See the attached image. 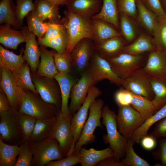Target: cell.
I'll return each instance as SVG.
<instances>
[{
    "instance_id": "ee69618b",
    "label": "cell",
    "mask_w": 166,
    "mask_h": 166,
    "mask_svg": "<svg viewBox=\"0 0 166 166\" xmlns=\"http://www.w3.org/2000/svg\"><path fill=\"white\" fill-rule=\"evenodd\" d=\"M19 154L15 166H30L33 153L29 142L22 141L19 145Z\"/></svg>"
},
{
    "instance_id": "4dcf8cb0",
    "label": "cell",
    "mask_w": 166,
    "mask_h": 166,
    "mask_svg": "<svg viewBox=\"0 0 166 166\" xmlns=\"http://www.w3.org/2000/svg\"><path fill=\"white\" fill-rule=\"evenodd\" d=\"M150 81L154 95L152 101L160 109L166 104V76H150Z\"/></svg>"
},
{
    "instance_id": "277c9868",
    "label": "cell",
    "mask_w": 166,
    "mask_h": 166,
    "mask_svg": "<svg viewBox=\"0 0 166 166\" xmlns=\"http://www.w3.org/2000/svg\"><path fill=\"white\" fill-rule=\"evenodd\" d=\"M104 101L101 99L95 100L91 104L89 109V115L83 128L80 136L76 143L73 154H78L84 145L93 143L95 140L94 131L97 127L102 128L101 119L102 117Z\"/></svg>"
},
{
    "instance_id": "8fae6325",
    "label": "cell",
    "mask_w": 166,
    "mask_h": 166,
    "mask_svg": "<svg viewBox=\"0 0 166 166\" xmlns=\"http://www.w3.org/2000/svg\"><path fill=\"white\" fill-rule=\"evenodd\" d=\"M116 122L119 132L127 138L144 121L141 115L130 105L119 106Z\"/></svg>"
},
{
    "instance_id": "7dc6e473",
    "label": "cell",
    "mask_w": 166,
    "mask_h": 166,
    "mask_svg": "<svg viewBox=\"0 0 166 166\" xmlns=\"http://www.w3.org/2000/svg\"><path fill=\"white\" fill-rule=\"evenodd\" d=\"M49 28L42 38L38 39V42L45 41L55 38L67 32L65 27L61 21L47 22Z\"/></svg>"
},
{
    "instance_id": "5bb4252c",
    "label": "cell",
    "mask_w": 166,
    "mask_h": 166,
    "mask_svg": "<svg viewBox=\"0 0 166 166\" xmlns=\"http://www.w3.org/2000/svg\"><path fill=\"white\" fill-rule=\"evenodd\" d=\"M102 93L100 89L94 85L90 89L86 97L78 111L73 115L70 130L74 139V145L79 139L87 117L89 111L92 103Z\"/></svg>"
},
{
    "instance_id": "ab89813d",
    "label": "cell",
    "mask_w": 166,
    "mask_h": 166,
    "mask_svg": "<svg viewBox=\"0 0 166 166\" xmlns=\"http://www.w3.org/2000/svg\"><path fill=\"white\" fill-rule=\"evenodd\" d=\"M134 144L130 138H128L125 147V157L121 161L123 166H150L148 162L136 153L133 148Z\"/></svg>"
},
{
    "instance_id": "74e56055",
    "label": "cell",
    "mask_w": 166,
    "mask_h": 166,
    "mask_svg": "<svg viewBox=\"0 0 166 166\" xmlns=\"http://www.w3.org/2000/svg\"><path fill=\"white\" fill-rule=\"evenodd\" d=\"M19 149V145L6 144L0 138V166H15Z\"/></svg>"
},
{
    "instance_id": "e575fe53",
    "label": "cell",
    "mask_w": 166,
    "mask_h": 166,
    "mask_svg": "<svg viewBox=\"0 0 166 166\" xmlns=\"http://www.w3.org/2000/svg\"><path fill=\"white\" fill-rule=\"evenodd\" d=\"M132 94L131 105L141 115L144 121L160 109L152 101L132 93Z\"/></svg>"
},
{
    "instance_id": "2e32d148",
    "label": "cell",
    "mask_w": 166,
    "mask_h": 166,
    "mask_svg": "<svg viewBox=\"0 0 166 166\" xmlns=\"http://www.w3.org/2000/svg\"><path fill=\"white\" fill-rule=\"evenodd\" d=\"M95 51L93 41L88 38L80 40L70 53L73 67L80 73L89 66L91 58Z\"/></svg>"
},
{
    "instance_id": "f35d334b",
    "label": "cell",
    "mask_w": 166,
    "mask_h": 166,
    "mask_svg": "<svg viewBox=\"0 0 166 166\" xmlns=\"http://www.w3.org/2000/svg\"><path fill=\"white\" fill-rule=\"evenodd\" d=\"M26 18L29 30L33 32L38 39L43 37L49 28L47 22L43 21L34 10L29 13Z\"/></svg>"
},
{
    "instance_id": "5b68a950",
    "label": "cell",
    "mask_w": 166,
    "mask_h": 166,
    "mask_svg": "<svg viewBox=\"0 0 166 166\" xmlns=\"http://www.w3.org/2000/svg\"><path fill=\"white\" fill-rule=\"evenodd\" d=\"M29 142L33 153L31 166H44L50 162L64 158L57 140L48 138L43 141Z\"/></svg>"
},
{
    "instance_id": "6da1fadb",
    "label": "cell",
    "mask_w": 166,
    "mask_h": 166,
    "mask_svg": "<svg viewBox=\"0 0 166 166\" xmlns=\"http://www.w3.org/2000/svg\"><path fill=\"white\" fill-rule=\"evenodd\" d=\"M61 19L67 33L68 43L65 53L70 54L76 44L81 40L88 38L93 41V27L91 18H86L68 10Z\"/></svg>"
},
{
    "instance_id": "7c38bea8",
    "label": "cell",
    "mask_w": 166,
    "mask_h": 166,
    "mask_svg": "<svg viewBox=\"0 0 166 166\" xmlns=\"http://www.w3.org/2000/svg\"><path fill=\"white\" fill-rule=\"evenodd\" d=\"M105 58L116 73L124 80L135 70L141 68L144 57L142 54L136 55L123 53L115 57Z\"/></svg>"
},
{
    "instance_id": "6f0895ef",
    "label": "cell",
    "mask_w": 166,
    "mask_h": 166,
    "mask_svg": "<svg viewBox=\"0 0 166 166\" xmlns=\"http://www.w3.org/2000/svg\"><path fill=\"white\" fill-rule=\"evenodd\" d=\"M98 166H123L121 161L116 160L115 157L112 156L108 158L98 164Z\"/></svg>"
},
{
    "instance_id": "91938a15",
    "label": "cell",
    "mask_w": 166,
    "mask_h": 166,
    "mask_svg": "<svg viewBox=\"0 0 166 166\" xmlns=\"http://www.w3.org/2000/svg\"><path fill=\"white\" fill-rule=\"evenodd\" d=\"M166 14V0H159Z\"/></svg>"
},
{
    "instance_id": "1f68e13d",
    "label": "cell",
    "mask_w": 166,
    "mask_h": 166,
    "mask_svg": "<svg viewBox=\"0 0 166 166\" xmlns=\"http://www.w3.org/2000/svg\"><path fill=\"white\" fill-rule=\"evenodd\" d=\"M30 68L25 62L19 68L11 71L16 84L25 91L30 90L36 95H39L35 89L31 77Z\"/></svg>"
},
{
    "instance_id": "c3c4849f",
    "label": "cell",
    "mask_w": 166,
    "mask_h": 166,
    "mask_svg": "<svg viewBox=\"0 0 166 166\" xmlns=\"http://www.w3.org/2000/svg\"><path fill=\"white\" fill-rule=\"evenodd\" d=\"M119 13L124 14L132 18H136L137 10L136 0H118Z\"/></svg>"
},
{
    "instance_id": "d6986e66",
    "label": "cell",
    "mask_w": 166,
    "mask_h": 166,
    "mask_svg": "<svg viewBox=\"0 0 166 166\" xmlns=\"http://www.w3.org/2000/svg\"><path fill=\"white\" fill-rule=\"evenodd\" d=\"M102 4V0H71L65 6L73 13L91 18L100 11Z\"/></svg>"
},
{
    "instance_id": "816d5d0a",
    "label": "cell",
    "mask_w": 166,
    "mask_h": 166,
    "mask_svg": "<svg viewBox=\"0 0 166 166\" xmlns=\"http://www.w3.org/2000/svg\"><path fill=\"white\" fill-rule=\"evenodd\" d=\"M158 142V147L152 155L155 160L160 161L161 166H166V137L160 138Z\"/></svg>"
},
{
    "instance_id": "f1b7e54d",
    "label": "cell",
    "mask_w": 166,
    "mask_h": 166,
    "mask_svg": "<svg viewBox=\"0 0 166 166\" xmlns=\"http://www.w3.org/2000/svg\"><path fill=\"white\" fill-rule=\"evenodd\" d=\"M155 49L150 36L145 33H141L131 43L126 45L121 53L133 55H141L150 52Z\"/></svg>"
},
{
    "instance_id": "d590c367",
    "label": "cell",
    "mask_w": 166,
    "mask_h": 166,
    "mask_svg": "<svg viewBox=\"0 0 166 166\" xmlns=\"http://www.w3.org/2000/svg\"><path fill=\"white\" fill-rule=\"evenodd\" d=\"M24 49L22 48L20 53L17 55L0 45V66L5 67L11 71L20 68L25 62L23 54Z\"/></svg>"
},
{
    "instance_id": "484cf974",
    "label": "cell",
    "mask_w": 166,
    "mask_h": 166,
    "mask_svg": "<svg viewBox=\"0 0 166 166\" xmlns=\"http://www.w3.org/2000/svg\"><path fill=\"white\" fill-rule=\"evenodd\" d=\"M102 0V4L100 11L91 18L102 19L113 25L119 31L118 0Z\"/></svg>"
},
{
    "instance_id": "e0dca14e",
    "label": "cell",
    "mask_w": 166,
    "mask_h": 166,
    "mask_svg": "<svg viewBox=\"0 0 166 166\" xmlns=\"http://www.w3.org/2000/svg\"><path fill=\"white\" fill-rule=\"evenodd\" d=\"M26 39L25 49L23 52V57L25 61L30 67L31 72L35 74L39 64L41 53L38 47V42L35 38V35L30 31L27 26L21 28Z\"/></svg>"
},
{
    "instance_id": "f6af8a7d",
    "label": "cell",
    "mask_w": 166,
    "mask_h": 166,
    "mask_svg": "<svg viewBox=\"0 0 166 166\" xmlns=\"http://www.w3.org/2000/svg\"><path fill=\"white\" fill-rule=\"evenodd\" d=\"M54 59L58 72L71 73L74 67L70 54L59 53L55 51Z\"/></svg>"
},
{
    "instance_id": "9f6ffc18",
    "label": "cell",
    "mask_w": 166,
    "mask_h": 166,
    "mask_svg": "<svg viewBox=\"0 0 166 166\" xmlns=\"http://www.w3.org/2000/svg\"><path fill=\"white\" fill-rule=\"evenodd\" d=\"M11 109L8 99L2 89H0V112Z\"/></svg>"
},
{
    "instance_id": "f546056e",
    "label": "cell",
    "mask_w": 166,
    "mask_h": 166,
    "mask_svg": "<svg viewBox=\"0 0 166 166\" xmlns=\"http://www.w3.org/2000/svg\"><path fill=\"white\" fill-rule=\"evenodd\" d=\"M57 118L46 120L37 119L33 131L27 141L30 142H39L49 138Z\"/></svg>"
},
{
    "instance_id": "681fc988",
    "label": "cell",
    "mask_w": 166,
    "mask_h": 166,
    "mask_svg": "<svg viewBox=\"0 0 166 166\" xmlns=\"http://www.w3.org/2000/svg\"><path fill=\"white\" fill-rule=\"evenodd\" d=\"M144 5L154 14L159 19L166 18L165 13L159 0H141Z\"/></svg>"
},
{
    "instance_id": "94428289",
    "label": "cell",
    "mask_w": 166,
    "mask_h": 166,
    "mask_svg": "<svg viewBox=\"0 0 166 166\" xmlns=\"http://www.w3.org/2000/svg\"><path fill=\"white\" fill-rule=\"evenodd\" d=\"M165 53L166 57V51L165 52Z\"/></svg>"
},
{
    "instance_id": "680465c9",
    "label": "cell",
    "mask_w": 166,
    "mask_h": 166,
    "mask_svg": "<svg viewBox=\"0 0 166 166\" xmlns=\"http://www.w3.org/2000/svg\"><path fill=\"white\" fill-rule=\"evenodd\" d=\"M58 6L66 5L71 0H45Z\"/></svg>"
},
{
    "instance_id": "30bf717a",
    "label": "cell",
    "mask_w": 166,
    "mask_h": 166,
    "mask_svg": "<svg viewBox=\"0 0 166 166\" xmlns=\"http://www.w3.org/2000/svg\"><path fill=\"white\" fill-rule=\"evenodd\" d=\"M97 83L88 66L81 73L80 78L72 89L70 96L71 101L69 106L71 114H74L78 111L85 101L90 88Z\"/></svg>"
},
{
    "instance_id": "83f0119b",
    "label": "cell",
    "mask_w": 166,
    "mask_h": 166,
    "mask_svg": "<svg viewBox=\"0 0 166 166\" xmlns=\"http://www.w3.org/2000/svg\"><path fill=\"white\" fill-rule=\"evenodd\" d=\"M137 10L136 19L149 34L153 36L158 19L143 4L141 0H136Z\"/></svg>"
},
{
    "instance_id": "cb8c5ba5",
    "label": "cell",
    "mask_w": 166,
    "mask_h": 166,
    "mask_svg": "<svg viewBox=\"0 0 166 166\" xmlns=\"http://www.w3.org/2000/svg\"><path fill=\"white\" fill-rule=\"evenodd\" d=\"M95 44L110 38L122 36L120 32L114 26L100 18H92Z\"/></svg>"
},
{
    "instance_id": "d4e9b609",
    "label": "cell",
    "mask_w": 166,
    "mask_h": 166,
    "mask_svg": "<svg viewBox=\"0 0 166 166\" xmlns=\"http://www.w3.org/2000/svg\"><path fill=\"white\" fill-rule=\"evenodd\" d=\"M125 43L122 36L116 37L95 44V50L105 58L112 57L122 53Z\"/></svg>"
},
{
    "instance_id": "52a82bcc",
    "label": "cell",
    "mask_w": 166,
    "mask_h": 166,
    "mask_svg": "<svg viewBox=\"0 0 166 166\" xmlns=\"http://www.w3.org/2000/svg\"><path fill=\"white\" fill-rule=\"evenodd\" d=\"M0 138L10 145H19L23 141L18 113L11 109L0 112Z\"/></svg>"
},
{
    "instance_id": "7402d4cb",
    "label": "cell",
    "mask_w": 166,
    "mask_h": 166,
    "mask_svg": "<svg viewBox=\"0 0 166 166\" xmlns=\"http://www.w3.org/2000/svg\"><path fill=\"white\" fill-rule=\"evenodd\" d=\"M41 60L35 73L40 76L53 78L58 73L54 59L55 50H48L45 47L40 45Z\"/></svg>"
},
{
    "instance_id": "4fadbf2b",
    "label": "cell",
    "mask_w": 166,
    "mask_h": 166,
    "mask_svg": "<svg viewBox=\"0 0 166 166\" xmlns=\"http://www.w3.org/2000/svg\"><path fill=\"white\" fill-rule=\"evenodd\" d=\"M150 77V76L142 68H139L124 80L121 85L134 94L152 101L154 95L152 89Z\"/></svg>"
},
{
    "instance_id": "ac0fdd59",
    "label": "cell",
    "mask_w": 166,
    "mask_h": 166,
    "mask_svg": "<svg viewBox=\"0 0 166 166\" xmlns=\"http://www.w3.org/2000/svg\"><path fill=\"white\" fill-rule=\"evenodd\" d=\"M58 82L61 89V105L60 113L65 117L70 113L68 105L69 99L72 87L78 79L75 78L71 73L58 72L54 77Z\"/></svg>"
},
{
    "instance_id": "f907efd6",
    "label": "cell",
    "mask_w": 166,
    "mask_h": 166,
    "mask_svg": "<svg viewBox=\"0 0 166 166\" xmlns=\"http://www.w3.org/2000/svg\"><path fill=\"white\" fill-rule=\"evenodd\" d=\"M132 96L130 91L124 88L121 89L115 93L114 99L118 106L130 105Z\"/></svg>"
},
{
    "instance_id": "bcb514c9",
    "label": "cell",
    "mask_w": 166,
    "mask_h": 166,
    "mask_svg": "<svg viewBox=\"0 0 166 166\" xmlns=\"http://www.w3.org/2000/svg\"><path fill=\"white\" fill-rule=\"evenodd\" d=\"M15 13L17 20L22 26L25 17L34 10L35 5L32 0H16Z\"/></svg>"
},
{
    "instance_id": "44dd1931",
    "label": "cell",
    "mask_w": 166,
    "mask_h": 166,
    "mask_svg": "<svg viewBox=\"0 0 166 166\" xmlns=\"http://www.w3.org/2000/svg\"><path fill=\"white\" fill-rule=\"evenodd\" d=\"M142 69L150 76L165 75L166 57L165 53L156 49L150 52Z\"/></svg>"
},
{
    "instance_id": "9a60e30c",
    "label": "cell",
    "mask_w": 166,
    "mask_h": 166,
    "mask_svg": "<svg viewBox=\"0 0 166 166\" xmlns=\"http://www.w3.org/2000/svg\"><path fill=\"white\" fill-rule=\"evenodd\" d=\"M89 67L97 82L107 79L116 85H122L124 80L116 73L108 61L95 50L91 58Z\"/></svg>"
},
{
    "instance_id": "8d00e7d4",
    "label": "cell",
    "mask_w": 166,
    "mask_h": 166,
    "mask_svg": "<svg viewBox=\"0 0 166 166\" xmlns=\"http://www.w3.org/2000/svg\"><path fill=\"white\" fill-rule=\"evenodd\" d=\"M132 18L119 13V31L125 42H131L138 36V30Z\"/></svg>"
},
{
    "instance_id": "f5cc1de1",
    "label": "cell",
    "mask_w": 166,
    "mask_h": 166,
    "mask_svg": "<svg viewBox=\"0 0 166 166\" xmlns=\"http://www.w3.org/2000/svg\"><path fill=\"white\" fill-rule=\"evenodd\" d=\"M80 157L78 154H72L61 160L52 161L46 166H72L80 163Z\"/></svg>"
},
{
    "instance_id": "60d3db41",
    "label": "cell",
    "mask_w": 166,
    "mask_h": 166,
    "mask_svg": "<svg viewBox=\"0 0 166 166\" xmlns=\"http://www.w3.org/2000/svg\"><path fill=\"white\" fill-rule=\"evenodd\" d=\"M156 49L165 53L166 51V18L159 19L152 38Z\"/></svg>"
},
{
    "instance_id": "b9f144b4",
    "label": "cell",
    "mask_w": 166,
    "mask_h": 166,
    "mask_svg": "<svg viewBox=\"0 0 166 166\" xmlns=\"http://www.w3.org/2000/svg\"><path fill=\"white\" fill-rule=\"evenodd\" d=\"M18 116L22 133L23 141H27L33 131L37 119L32 116L18 113Z\"/></svg>"
},
{
    "instance_id": "3957f363",
    "label": "cell",
    "mask_w": 166,
    "mask_h": 166,
    "mask_svg": "<svg viewBox=\"0 0 166 166\" xmlns=\"http://www.w3.org/2000/svg\"><path fill=\"white\" fill-rule=\"evenodd\" d=\"M26 92V96L18 113L42 120L57 117L60 110L56 105L45 101L39 95L30 90Z\"/></svg>"
},
{
    "instance_id": "603a6c76",
    "label": "cell",
    "mask_w": 166,
    "mask_h": 166,
    "mask_svg": "<svg viewBox=\"0 0 166 166\" xmlns=\"http://www.w3.org/2000/svg\"><path fill=\"white\" fill-rule=\"evenodd\" d=\"M25 42V36L21 30L18 31L7 24L0 26V42L5 47L16 50L20 44Z\"/></svg>"
},
{
    "instance_id": "ba28073f",
    "label": "cell",
    "mask_w": 166,
    "mask_h": 166,
    "mask_svg": "<svg viewBox=\"0 0 166 166\" xmlns=\"http://www.w3.org/2000/svg\"><path fill=\"white\" fill-rule=\"evenodd\" d=\"M0 67V88L7 96L11 109L18 113L25 99L26 92L16 84L11 71L2 66Z\"/></svg>"
},
{
    "instance_id": "9c48e42d",
    "label": "cell",
    "mask_w": 166,
    "mask_h": 166,
    "mask_svg": "<svg viewBox=\"0 0 166 166\" xmlns=\"http://www.w3.org/2000/svg\"><path fill=\"white\" fill-rule=\"evenodd\" d=\"M37 93L45 101L56 105L61 110V97L59 84L54 77L38 76L31 73Z\"/></svg>"
},
{
    "instance_id": "7a4b0ae2",
    "label": "cell",
    "mask_w": 166,
    "mask_h": 166,
    "mask_svg": "<svg viewBox=\"0 0 166 166\" xmlns=\"http://www.w3.org/2000/svg\"><path fill=\"white\" fill-rule=\"evenodd\" d=\"M115 111L104 105L102 110V124L105 126L107 134L104 135L103 140L105 144H109L113 150L114 157L120 161L125 156V147L128 138L121 134L118 130Z\"/></svg>"
},
{
    "instance_id": "d6a6232c",
    "label": "cell",
    "mask_w": 166,
    "mask_h": 166,
    "mask_svg": "<svg viewBox=\"0 0 166 166\" xmlns=\"http://www.w3.org/2000/svg\"><path fill=\"white\" fill-rule=\"evenodd\" d=\"M166 117V104L145 121L132 134L131 140L134 144L138 143L143 137L148 135L150 127L157 122Z\"/></svg>"
},
{
    "instance_id": "6125c7cd",
    "label": "cell",
    "mask_w": 166,
    "mask_h": 166,
    "mask_svg": "<svg viewBox=\"0 0 166 166\" xmlns=\"http://www.w3.org/2000/svg\"><path fill=\"white\" fill-rule=\"evenodd\" d=\"M165 75H166V74H165Z\"/></svg>"
},
{
    "instance_id": "8992f818",
    "label": "cell",
    "mask_w": 166,
    "mask_h": 166,
    "mask_svg": "<svg viewBox=\"0 0 166 166\" xmlns=\"http://www.w3.org/2000/svg\"><path fill=\"white\" fill-rule=\"evenodd\" d=\"M73 115L71 114L69 117H65L60 113L49 138L55 139L57 140L64 157L72 155L74 147V139L70 130Z\"/></svg>"
},
{
    "instance_id": "db71d44e",
    "label": "cell",
    "mask_w": 166,
    "mask_h": 166,
    "mask_svg": "<svg viewBox=\"0 0 166 166\" xmlns=\"http://www.w3.org/2000/svg\"><path fill=\"white\" fill-rule=\"evenodd\" d=\"M155 125L153 131L149 135L156 140L161 138H166V117L156 123Z\"/></svg>"
},
{
    "instance_id": "836d02e7",
    "label": "cell",
    "mask_w": 166,
    "mask_h": 166,
    "mask_svg": "<svg viewBox=\"0 0 166 166\" xmlns=\"http://www.w3.org/2000/svg\"><path fill=\"white\" fill-rule=\"evenodd\" d=\"M0 23L7 24L15 29L21 28L15 13V6L13 0H0Z\"/></svg>"
},
{
    "instance_id": "4316f807",
    "label": "cell",
    "mask_w": 166,
    "mask_h": 166,
    "mask_svg": "<svg viewBox=\"0 0 166 166\" xmlns=\"http://www.w3.org/2000/svg\"><path fill=\"white\" fill-rule=\"evenodd\" d=\"M34 11L43 21L58 22L61 20L59 6L45 0H36Z\"/></svg>"
},
{
    "instance_id": "11a10c76",
    "label": "cell",
    "mask_w": 166,
    "mask_h": 166,
    "mask_svg": "<svg viewBox=\"0 0 166 166\" xmlns=\"http://www.w3.org/2000/svg\"><path fill=\"white\" fill-rule=\"evenodd\" d=\"M156 140L153 137L148 135L142 138L140 142L142 147L144 149L151 150L156 147Z\"/></svg>"
},
{
    "instance_id": "7bdbcfd3",
    "label": "cell",
    "mask_w": 166,
    "mask_h": 166,
    "mask_svg": "<svg viewBox=\"0 0 166 166\" xmlns=\"http://www.w3.org/2000/svg\"><path fill=\"white\" fill-rule=\"evenodd\" d=\"M41 45L49 47L59 53H64L67 49L68 38L67 32L55 38L42 42H38Z\"/></svg>"
},
{
    "instance_id": "ffe728a7",
    "label": "cell",
    "mask_w": 166,
    "mask_h": 166,
    "mask_svg": "<svg viewBox=\"0 0 166 166\" xmlns=\"http://www.w3.org/2000/svg\"><path fill=\"white\" fill-rule=\"evenodd\" d=\"M78 154L82 166H96L101 161L114 156L113 151L109 146L101 150H97L93 148L87 149L82 147Z\"/></svg>"
}]
</instances>
